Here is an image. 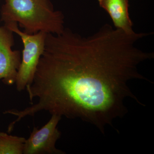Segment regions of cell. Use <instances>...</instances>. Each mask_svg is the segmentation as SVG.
Here are the masks:
<instances>
[{"label":"cell","instance_id":"obj_3","mask_svg":"<svg viewBox=\"0 0 154 154\" xmlns=\"http://www.w3.org/2000/svg\"><path fill=\"white\" fill-rule=\"evenodd\" d=\"M4 25L19 35L24 45L22 61L15 83L17 91L20 92L33 82L39 59L44 52L47 33L40 31L34 34H29L21 31L16 22H11Z\"/></svg>","mask_w":154,"mask_h":154},{"label":"cell","instance_id":"obj_2","mask_svg":"<svg viewBox=\"0 0 154 154\" xmlns=\"http://www.w3.org/2000/svg\"><path fill=\"white\" fill-rule=\"evenodd\" d=\"M1 14L5 25L19 23L29 34H59L65 28L63 14L54 10L50 0H5Z\"/></svg>","mask_w":154,"mask_h":154},{"label":"cell","instance_id":"obj_4","mask_svg":"<svg viewBox=\"0 0 154 154\" xmlns=\"http://www.w3.org/2000/svg\"><path fill=\"white\" fill-rule=\"evenodd\" d=\"M46 124L40 129L33 128L30 137L26 139L23 154H64L65 152L56 147L61 136L57 125L61 117L53 114Z\"/></svg>","mask_w":154,"mask_h":154},{"label":"cell","instance_id":"obj_6","mask_svg":"<svg viewBox=\"0 0 154 154\" xmlns=\"http://www.w3.org/2000/svg\"><path fill=\"white\" fill-rule=\"evenodd\" d=\"M99 5L107 11L116 28L133 33V23L128 13V0H98Z\"/></svg>","mask_w":154,"mask_h":154},{"label":"cell","instance_id":"obj_7","mask_svg":"<svg viewBox=\"0 0 154 154\" xmlns=\"http://www.w3.org/2000/svg\"><path fill=\"white\" fill-rule=\"evenodd\" d=\"M26 139L0 132V154H23Z\"/></svg>","mask_w":154,"mask_h":154},{"label":"cell","instance_id":"obj_5","mask_svg":"<svg viewBox=\"0 0 154 154\" xmlns=\"http://www.w3.org/2000/svg\"><path fill=\"white\" fill-rule=\"evenodd\" d=\"M13 32L4 25L0 26V80L4 84H15L22 61L19 51H13Z\"/></svg>","mask_w":154,"mask_h":154},{"label":"cell","instance_id":"obj_1","mask_svg":"<svg viewBox=\"0 0 154 154\" xmlns=\"http://www.w3.org/2000/svg\"><path fill=\"white\" fill-rule=\"evenodd\" d=\"M148 34L128 33L108 24L87 37L69 28L59 34L47 33L33 82L26 88L30 101L36 98L37 102L18 110V118L46 111L81 119L104 133L106 125L127 113L126 99L143 105L128 82H149L138 66L153 58L154 53L136 45Z\"/></svg>","mask_w":154,"mask_h":154}]
</instances>
